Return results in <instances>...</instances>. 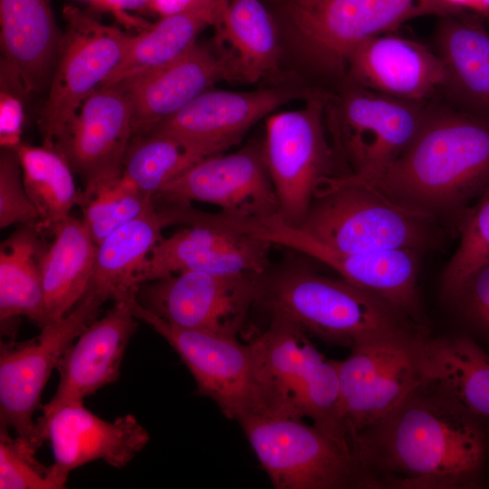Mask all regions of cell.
Returning a JSON list of instances; mask_svg holds the SVG:
<instances>
[{"instance_id":"cell-1","label":"cell","mask_w":489,"mask_h":489,"mask_svg":"<svg viewBox=\"0 0 489 489\" xmlns=\"http://www.w3.org/2000/svg\"><path fill=\"white\" fill-rule=\"evenodd\" d=\"M361 488L480 489L489 485V419L424 380L352 436Z\"/></svg>"},{"instance_id":"cell-2","label":"cell","mask_w":489,"mask_h":489,"mask_svg":"<svg viewBox=\"0 0 489 489\" xmlns=\"http://www.w3.org/2000/svg\"><path fill=\"white\" fill-rule=\"evenodd\" d=\"M359 185L435 219L449 216L455 223L489 188V120L438 98L430 102L404 152L379 177Z\"/></svg>"},{"instance_id":"cell-3","label":"cell","mask_w":489,"mask_h":489,"mask_svg":"<svg viewBox=\"0 0 489 489\" xmlns=\"http://www.w3.org/2000/svg\"><path fill=\"white\" fill-rule=\"evenodd\" d=\"M248 343L255 397L252 414L308 417L351 454L340 409L338 360L325 359L307 331L278 314Z\"/></svg>"},{"instance_id":"cell-4","label":"cell","mask_w":489,"mask_h":489,"mask_svg":"<svg viewBox=\"0 0 489 489\" xmlns=\"http://www.w3.org/2000/svg\"><path fill=\"white\" fill-rule=\"evenodd\" d=\"M256 304L310 336L350 349L375 337L426 330L373 293L302 263L262 273Z\"/></svg>"},{"instance_id":"cell-5","label":"cell","mask_w":489,"mask_h":489,"mask_svg":"<svg viewBox=\"0 0 489 489\" xmlns=\"http://www.w3.org/2000/svg\"><path fill=\"white\" fill-rule=\"evenodd\" d=\"M326 93L328 133L344 170L338 179L355 184L379 177L414 139L429 103L392 98L343 80Z\"/></svg>"},{"instance_id":"cell-6","label":"cell","mask_w":489,"mask_h":489,"mask_svg":"<svg viewBox=\"0 0 489 489\" xmlns=\"http://www.w3.org/2000/svg\"><path fill=\"white\" fill-rule=\"evenodd\" d=\"M296 51L315 72L341 82L353 50L396 32L409 19L436 14L434 0H277Z\"/></svg>"},{"instance_id":"cell-7","label":"cell","mask_w":489,"mask_h":489,"mask_svg":"<svg viewBox=\"0 0 489 489\" xmlns=\"http://www.w3.org/2000/svg\"><path fill=\"white\" fill-rule=\"evenodd\" d=\"M435 220L373 188L332 177L317 193L300 228L340 252L419 250L432 239Z\"/></svg>"},{"instance_id":"cell-8","label":"cell","mask_w":489,"mask_h":489,"mask_svg":"<svg viewBox=\"0 0 489 489\" xmlns=\"http://www.w3.org/2000/svg\"><path fill=\"white\" fill-rule=\"evenodd\" d=\"M326 92L312 91L297 110L266 118L263 152L279 216L300 227L319 190L342 175L325 120Z\"/></svg>"},{"instance_id":"cell-9","label":"cell","mask_w":489,"mask_h":489,"mask_svg":"<svg viewBox=\"0 0 489 489\" xmlns=\"http://www.w3.org/2000/svg\"><path fill=\"white\" fill-rule=\"evenodd\" d=\"M216 224L314 259L421 325L417 249L340 252L319 242L302 228L286 224L279 215L242 218L220 214Z\"/></svg>"},{"instance_id":"cell-10","label":"cell","mask_w":489,"mask_h":489,"mask_svg":"<svg viewBox=\"0 0 489 489\" xmlns=\"http://www.w3.org/2000/svg\"><path fill=\"white\" fill-rule=\"evenodd\" d=\"M426 334L425 330L369 339L352 346L348 358L338 361L340 409L349 443L425 380Z\"/></svg>"},{"instance_id":"cell-11","label":"cell","mask_w":489,"mask_h":489,"mask_svg":"<svg viewBox=\"0 0 489 489\" xmlns=\"http://www.w3.org/2000/svg\"><path fill=\"white\" fill-rule=\"evenodd\" d=\"M237 422L273 488H361L352 455L313 425L258 414Z\"/></svg>"},{"instance_id":"cell-12","label":"cell","mask_w":489,"mask_h":489,"mask_svg":"<svg viewBox=\"0 0 489 489\" xmlns=\"http://www.w3.org/2000/svg\"><path fill=\"white\" fill-rule=\"evenodd\" d=\"M109 299L89 288L64 317L41 328L36 337L0 343V427L13 429L37 449V423L33 416L41 408V397L52 371L82 331L98 317Z\"/></svg>"},{"instance_id":"cell-13","label":"cell","mask_w":489,"mask_h":489,"mask_svg":"<svg viewBox=\"0 0 489 489\" xmlns=\"http://www.w3.org/2000/svg\"><path fill=\"white\" fill-rule=\"evenodd\" d=\"M63 17L59 58L38 118L43 145L50 148L61 139L82 103L124 58L133 36L73 5L63 8Z\"/></svg>"},{"instance_id":"cell-14","label":"cell","mask_w":489,"mask_h":489,"mask_svg":"<svg viewBox=\"0 0 489 489\" xmlns=\"http://www.w3.org/2000/svg\"><path fill=\"white\" fill-rule=\"evenodd\" d=\"M261 274L183 271L141 284L138 302L170 324L237 338Z\"/></svg>"},{"instance_id":"cell-15","label":"cell","mask_w":489,"mask_h":489,"mask_svg":"<svg viewBox=\"0 0 489 489\" xmlns=\"http://www.w3.org/2000/svg\"><path fill=\"white\" fill-rule=\"evenodd\" d=\"M127 302L138 320L149 325L177 353L197 383V395L211 398L232 420L254 413V380L249 343L174 326L142 306L136 295Z\"/></svg>"},{"instance_id":"cell-16","label":"cell","mask_w":489,"mask_h":489,"mask_svg":"<svg viewBox=\"0 0 489 489\" xmlns=\"http://www.w3.org/2000/svg\"><path fill=\"white\" fill-rule=\"evenodd\" d=\"M155 199L177 204L207 203L234 217L279 214L263 143L257 141L228 154L201 158L167 184Z\"/></svg>"},{"instance_id":"cell-17","label":"cell","mask_w":489,"mask_h":489,"mask_svg":"<svg viewBox=\"0 0 489 489\" xmlns=\"http://www.w3.org/2000/svg\"><path fill=\"white\" fill-rule=\"evenodd\" d=\"M42 443L48 440L53 463L52 476L58 489L65 488L70 473L101 459L115 468L127 465L149 443L148 431L128 414L108 421L88 410L83 402L65 405L46 419H38Z\"/></svg>"},{"instance_id":"cell-18","label":"cell","mask_w":489,"mask_h":489,"mask_svg":"<svg viewBox=\"0 0 489 489\" xmlns=\"http://www.w3.org/2000/svg\"><path fill=\"white\" fill-rule=\"evenodd\" d=\"M132 138L129 91L120 82L101 84L79 107L53 149L88 187L120 175Z\"/></svg>"},{"instance_id":"cell-19","label":"cell","mask_w":489,"mask_h":489,"mask_svg":"<svg viewBox=\"0 0 489 489\" xmlns=\"http://www.w3.org/2000/svg\"><path fill=\"white\" fill-rule=\"evenodd\" d=\"M297 97V91L284 88L251 91L210 88L151 131L170 135L206 158L237 145L260 120Z\"/></svg>"},{"instance_id":"cell-20","label":"cell","mask_w":489,"mask_h":489,"mask_svg":"<svg viewBox=\"0 0 489 489\" xmlns=\"http://www.w3.org/2000/svg\"><path fill=\"white\" fill-rule=\"evenodd\" d=\"M239 82L234 59L217 44L197 43L175 61L120 82L132 103L133 137L148 133L219 82Z\"/></svg>"},{"instance_id":"cell-21","label":"cell","mask_w":489,"mask_h":489,"mask_svg":"<svg viewBox=\"0 0 489 489\" xmlns=\"http://www.w3.org/2000/svg\"><path fill=\"white\" fill-rule=\"evenodd\" d=\"M344 79L392 98L429 103L440 97L446 71L432 47L391 32L360 43Z\"/></svg>"},{"instance_id":"cell-22","label":"cell","mask_w":489,"mask_h":489,"mask_svg":"<svg viewBox=\"0 0 489 489\" xmlns=\"http://www.w3.org/2000/svg\"><path fill=\"white\" fill-rule=\"evenodd\" d=\"M138 318L127 302H114L101 318L94 319L67 349L57 369L60 380L54 396L43 405L46 419L62 407L85 398L118 380L128 343Z\"/></svg>"},{"instance_id":"cell-23","label":"cell","mask_w":489,"mask_h":489,"mask_svg":"<svg viewBox=\"0 0 489 489\" xmlns=\"http://www.w3.org/2000/svg\"><path fill=\"white\" fill-rule=\"evenodd\" d=\"M272 245L224 227L187 225L157 244L144 267L141 284L183 271L262 274L269 269Z\"/></svg>"},{"instance_id":"cell-24","label":"cell","mask_w":489,"mask_h":489,"mask_svg":"<svg viewBox=\"0 0 489 489\" xmlns=\"http://www.w3.org/2000/svg\"><path fill=\"white\" fill-rule=\"evenodd\" d=\"M432 48L446 71L439 98L489 120V26L485 20L469 12L438 16Z\"/></svg>"},{"instance_id":"cell-25","label":"cell","mask_w":489,"mask_h":489,"mask_svg":"<svg viewBox=\"0 0 489 489\" xmlns=\"http://www.w3.org/2000/svg\"><path fill=\"white\" fill-rule=\"evenodd\" d=\"M4 58L28 93L48 89L62 41L48 0H0Z\"/></svg>"},{"instance_id":"cell-26","label":"cell","mask_w":489,"mask_h":489,"mask_svg":"<svg viewBox=\"0 0 489 489\" xmlns=\"http://www.w3.org/2000/svg\"><path fill=\"white\" fill-rule=\"evenodd\" d=\"M168 225L165 212L154 200L142 214L108 235L97 244L89 288L113 302L135 296L146 263Z\"/></svg>"},{"instance_id":"cell-27","label":"cell","mask_w":489,"mask_h":489,"mask_svg":"<svg viewBox=\"0 0 489 489\" xmlns=\"http://www.w3.org/2000/svg\"><path fill=\"white\" fill-rule=\"evenodd\" d=\"M49 230L53 239L40 262L47 323L64 317L86 294L97 248L82 220L71 215Z\"/></svg>"},{"instance_id":"cell-28","label":"cell","mask_w":489,"mask_h":489,"mask_svg":"<svg viewBox=\"0 0 489 489\" xmlns=\"http://www.w3.org/2000/svg\"><path fill=\"white\" fill-rule=\"evenodd\" d=\"M229 0H205L168 16L132 36L121 62L102 84L117 83L158 69L186 53L199 34L221 23Z\"/></svg>"},{"instance_id":"cell-29","label":"cell","mask_w":489,"mask_h":489,"mask_svg":"<svg viewBox=\"0 0 489 489\" xmlns=\"http://www.w3.org/2000/svg\"><path fill=\"white\" fill-rule=\"evenodd\" d=\"M37 222L18 225L0 245L1 333L14 339L11 321L24 316L46 325L41 257L46 247Z\"/></svg>"},{"instance_id":"cell-30","label":"cell","mask_w":489,"mask_h":489,"mask_svg":"<svg viewBox=\"0 0 489 489\" xmlns=\"http://www.w3.org/2000/svg\"><path fill=\"white\" fill-rule=\"evenodd\" d=\"M425 380L442 387L472 413L489 419V351L468 334L423 340Z\"/></svg>"},{"instance_id":"cell-31","label":"cell","mask_w":489,"mask_h":489,"mask_svg":"<svg viewBox=\"0 0 489 489\" xmlns=\"http://www.w3.org/2000/svg\"><path fill=\"white\" fill-rule=\"evenodd\" d=\"M214 41L234 59L240 82L254 83L279 72L277 27L263 0H229Z\"/></svg>"},{"instance_id":"cell-32","label":"cell","mask_w":489,"mask_h":489,"mask_svg":"<svg viewBox=\"0 0 489 489\" xmlns=\"http://www.w3.org/2000/svg\"><path fill=\"white\" fill-rule=\"evenodd\" d=\"M16 153L25 190L39 216V226L50 229L78 205L81 191L75 185L73 171L53 148L21 143Z\"/></svg>"},{"instance_id":"cell-33","label":"cell","mask_w":489,"mask_h":489,"mask_svg":"<svg viewBox=\"0 0 489 489\" xmlns=\"http://www.w3.org/2000/svg\"><path fill=\"white\" fill-rule=\"evenodd\" d=\"M201 158L177 139L153 130L132 138L120 176L143 195L155 198L167 184Z\"/></svg>"},{"instance_id":"cell-34","label":"cell","mask_w":489,"mask_h":489,"mask_svg":"<svg viewBox=\"0 0 489 489\" xmlns=\"http://www.w3.org/2000/svg\"><path fill=\"white\" fill-rule=\"evenodd\" d=\"M154 203L120 175L81 191L78 206L82 220L96 244L115 229L137 217Z\"/></svg>"},{"instance_id":"cell-35","label":"cell","mask_w":489,"mask_h":489,"mask_svg":"<svg viewBox=\"0 0 489 489\" xmlns=\"http://www.w3.org/2000/svg\"><path fill=\"white\" fill-rule=\"evenodd\" d=\"M455 223L458 246L442 276V289L447 296L473 270L489 262V188Z\"/></svg>"},{"instance_id":"cell-36","label":"cell","mask_w":489,"mask_h":489,"mask_svg":"<svg viewBox=\"0 0 489 489\" xmlns=\"http://www.w3.org/2000/svg\"><path fill=\"white\" fill-rule=\"evenodd\" d=\"M37 450L26 438L0 427L1 489H58L50 466L36 459Z\"/></svg>"},{"instance_id":"cell-37","label":"cell","mask_w":489,"mask_h":489,"mask_svg":"<svg viewBox=\"0 0 489 489\" xmlns=\"http://www.w3.org/2000/svg\"><path fill=\"white\" fill-rule=\"evenodd\" d=\"M448 297L461 331L489 351V262L473 270Z\"/></svg>"},{"instance_id":"cell-38","label":"cell","mask_w":489,"mask_h":489,"mask_svg":"<svg viewBox=\"0 0 489 489\" xmlns=\"http://www.w3.org/2000/svg\"><path fill=\"white\" fill-rule=\"evenodd\" d=\"M34 222L39 224V216L25 190L16 149H1L0 227Z\"/></svg>"},{"instance_id":"cell-39","label":"cell","mask_w":489,"mask_h":489,"mask_svg":"<svg viewBox=\"0 0 489 489\" xmlns=\"http://www.w3.org/2000/svg\"><path fill=\"white\" fill-rule=\"evenodd\" d=\"M25 86L12 65L4 58L0 66V143L1 149H16L22 143L24 120Z\"/></svg>"},{"instance_id":"cell-40","label":"cell","mask_w":489,"mask_h":489,"mask_svg":"<svg viewBox=\"0 0 489 489\" xmlns=\"http://www.w3.org/2000/svg\"><path fill=\"white\" fill-rule=\"evenodd\" d=\"M149 0H102L103 11L111 13L120 23L134 27L139 32L150 25L143 20L134 18L129 11H148Z\"/></svg>"},{"instance_id":"cell-41","label":"cell","mask_w":489,"mask_h":489,"mask_svg":"<svg viewBox=\"0 0 489 489\" xmlns=\"http://www.w3.org/2000/svg\"><path fill=\"white\" fill-rule=\"evenodd\" d=\"M444 13L469 12L489 19V0H436Z\"/></svg>"},{"instance_id":"cell-42","label":"cell","mask_w":489,"mask_h":489,"mask_svg":"<svg viewBox=\"0 0 489 489\" xmlns=\"http://www.w3.org/2000/svg\"><path fill=\"white\" fill-rule=\"evenodd\" d=\"M205 0H149L148 12L158 17L186 11Z\"/></svg>"},{"instance_id":"cell-43","label":"cell","mask_w":489,"mask_h":489,"mask_svg":"<svg viewBox=\"0 0 489 489\" xmlns=\"http://www.w3.org/2000/svg\"><path fill=\"white\" fill-rule=\"evenodd\" d=\"M88 2H90V4L95 7L97 10H101L103 11V4H102V0H87Z\"/></svg>"}]
</instances>
